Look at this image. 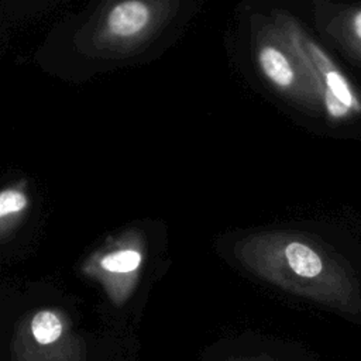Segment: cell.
Wrapping results in <instances>:
<instances>
[{"mask_svg":"<svg viewBox=\"0 0 361 361\" xmlns=\"http://www.w3.org/2000/svg\"><path fill=\"white\" fill-rule=\"evenodd\" d=\"M141 257L137 251L123 250L103 258L102 265L110 272H130L140 265Z\"/></svg>","mask_w":361,"mask_h":361,"instance_id":"52a82bcc","label":"cell"},{"mask_svg":"<svg viewBox=\"0 0 361 361\" xmlns=\"http://www.w3.org/2000/svg\"><path fill=\"white\" fill-rule=\"evenodd\" d=\"M244 261L264 281L344 313H358L360 288L354 274L333 252L293 231L250 237Z\"/></svg>","mask_w":361,"mask_h":361,"instance_id":"6da1fadb","label":"cell"},{"mask_svg":"<svg viewBox=\"0 0 361 361\" xmlns=\"http://www.w3.org/2000/svg\"><path fill=\"white\" fill-rule=\"evenodd\" d=\"M31 330L38 343L49 344L61 336L62 324L54 313L39 312L31 322Z\"/></svg>","mask_w":361,"mask_h":361,"instance_id":"8992f818","label":"cell"},{"mask_svg":"<svg viewBox=\"0 0 361 361\" xmlns=\"http://www.w3.org/2000/svg\"><path fill=\"white\" fill-rule=\"evenodd\" d=\"M271 21L282 32L307 72L326 116L334 121H343L360 114V96L324 48L290 14L275 11Z\"/></svg>","mask_w":361,"mask_h":361,"instance_id":"7a4b0ae2","label":"cell"},{"mask_svg":"<svg viewBox=\"0 0 361 361\" xmlns=\"http://www.w3.org/2000/svg\"><path fill=\"white\" fill-rule=\"evenodd\" d=\"M28 204L24 192L17 188H6L0 190V219L8 214L23 212Z\"/></svg>","mask_w":361,"mask_h":361,"instance_id":"ba28073f","label":"cell"},{"mask_svg":"<svg viewBox=\"0 0 361 361\" xmlns=\"http://www.w3.org/2000/svg\"><path fill=\"white\" fill-rule=\"evenodd\" d=\"M255 61L264 79L295 103L322 109L320 99L307 72L276 25L265 23L255 38Z\"/></svg>","mask_w":361,"mask_h":361,"instance_id":"3957f363","label":"cell"},{"mask_svg":"<svg viewBox=\"0 0 361 361\" xmlns=\"http://www.w3.org/2000/svg\"><path fill=\"white\" fill-rule=\"evenodd\" d=\"M329 31L348 52L361 61V7L344 10L330 25Z\"/></svg>","mask_w":361,"mask_h":361,"instance_id":"5b68a950","label":"cell"},{"mask_svg":"<svg viewBox=\"0 0 361 361\" xmlns=\"http://www.w3.org/2000/svg\"><path fill=\"white\" fill-rule=\"evenodd\" d=\"M151 21V8L142 0H121L113 6L106 17L110 35L130 38L142 32Z\"/></svg>","mask_w":361,"mask_h":361,"instance_id":"277c9868","label":"cell"}]
</instances>
